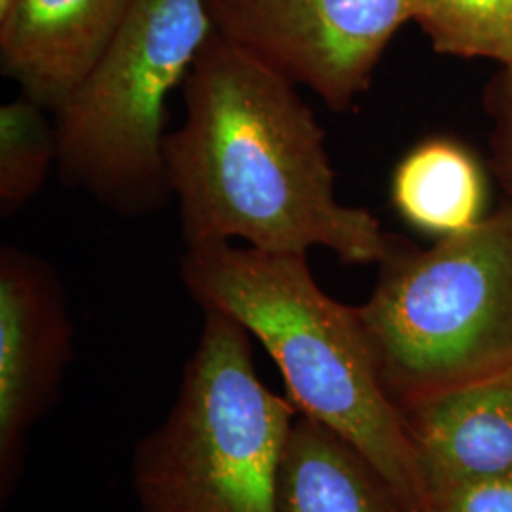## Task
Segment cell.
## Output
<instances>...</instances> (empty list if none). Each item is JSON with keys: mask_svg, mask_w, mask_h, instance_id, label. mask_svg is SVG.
<instances>
[{"mask_svg": "<svg viewBox=\"0 0 512 512\" xmlns=\"http://www.w3.org/2000/svg\"><path fill=\"white\" fill-rule=\"evenodd\" d=\"M164 156L186 247H321L344 264H382L395 247L370 211L336 198L325 131L296 84L215 31L184 80L183 126L165 135Z\"/></svg>", "mask_w": 512, "mask_h": 512, "instance_id": "1", "label": "cell"}, {"mask_svg": "<svg viewBox=\"0 0 512 512\" xmlns=\"http://www.w3.org/2000/svg\"><path fill=\"white\" fill-rule=\"evenodd\" d=\"M181 277L203 311L234 319L270 353L294 408L370 459L410 512L427 511L420 461L401 406L385 387L357 308L325 293L308 255L186 247Z\"/></svg>", "mask_w": 512, "mask_h": 512, "instance_id": "2", "label": "cell"}, {"mask_svg": "<svg viewBox=\"0 0 512 512\" xmlns=\"http://www.w3.org/2000/svg\"><path fill=\"white\" fill-rule=\"evenodd\" d=\"M359 317L393 401L406 410L512 372V202L427 249L380 264Z\"/></svg>", "mask_w": 512, "mask_h": 512, "instance_id": "3", "label": "cell"}, {"mask_svg": "<svg viewBox=\"0 0 512 512\" xmlns=\"http://www.w3.org/2000/svg\"><path fill=\"white\" fill-rule=\"evenodd\" d=\"M296 414L289 397L258 378L251 334L205 311L175 403L131 456L139 511L277 512V473Z\"/></svg>", "mask_w": 512, "mask_h": 512, "instance_id": "4", "label": "cell"}, {"mask_svg": "<svg viewBox=\"0 0 512 512\" xmlns=\"http://www.w3.org/2000/svg\"><path fill=\"white\" fill-rule=\"evenodd\" d=\"M211 33L205 0H133L92 73L54 110L67 183L126 217L164 207L165 103Z\"/></svg>", "mask_w": 512, "mask_h": 512, "instance_id": "5", "label": "cell"}, {"mask_svg": "<svg viewBox=\"0 0 512 512\" xmlns=\"http://www.w3.org/2000/svg\"><path fill=\"white\" fill-rule=\"evenodd\" d=\"M213 31L306 86L330 109L365 92L412 0H205Z\"/></svg>", "mask_w": 512, "mask_h": 512, "instance_id": "6", "label": "cell"}, {"mask_svg": "<svg viewBox=\"0 0 512 512\" xmlns=\"http://www.w3.org/2000/svg\"><path fill=\"white\" fill-rule=\"evenodd\" d=\"M73 357V325L54 268L0 251V499L18 490L27 442L55 404Z\"/></svg>", "mask_w": 512, "mask_h": 512, "instance_id": "7", "label": "cell"}, {"mask_svg": "<svg viewBox=\"0 0 512 512\" xmlns=\"http://www.w3.org/2000/svg\"><path fill=\"white\" fill-rule=\"evenodd\" d=\"M133 0H18L0 18V67L21 95L59 109L92 73Z\"/></svg>", "mask_w": 512, "mask_h": 512, "instance_id": "8", "label": "cell"}, {"mask_svg": "<svg viewBox=\"0 0 512 512\" xmlns=\"http://www.w3.org/2000/svg\"><path fill=\"white\" fill-rule=\"evenodd\" d=\"M427 503L463 484L512 475V372L404 410Z\"/></svg>", "mask_w": 512, "mask_h": 512, "instance_id": "9", "label": "cell"}, {"mask_svg": "<svg viewBox=\"0 0 512 512\" xmlns=\"http://www.w3.org/2000/svg\"><path fill=\"white\" fill-rule=\"evenodd\" d=\"M275 511L410 512L357 446L300 412L279 463Z\"/></svg>", "mask_w": 512, "mask_h": 512, "instance_id": "10", "label": "cell"}, {"mask_svg": "<svg viewBox=\"0 0 512 512\" xmlns=\"http://www.w3.org/2000/svg\"><path fill=\"white\" fill-rule=\"evenodd\" d=\"M486 177L469 148L433 137L412 148L393 171L391 202L412 228L448 238L486 217Z\"/></svg>", "mask_w": 512, "mask_h": 512, "instance_id": "11", "label": "cell"}, {"mask_svg": "<svg viewBox=\"0 0 512 512\" xmlns=\"http://www.w3.org/2000/svg\"><path fill=\"white\" fill-rule=\"evenodd\" d=\"M412 21L437 54L512 63V0H412Z\"/></svg>", "mask_w": 512, "mask_h": 512, "instance_id": "12", "label": "cell"}, {"mask_svg": "<svg viewBox=\"0 0 512 512\" xmlns=\"http://www.w3.org/2000/svg\"><path fill=\"white\" fill-rule=\"evenodd\" d=\"M44 110L21 95L0 109V209L10 217L42 188L57 160L55 129Z\"/></svg>", "mask_w": 512, "mask_h": 512, "instance_id": "13", "label": "cell"}, {"mask_svg": "<svg viewBox=\"0 0 512 512\" xmlns=\"http://www.w3.org/2000/svg\"><path fill=\"white\" fill-rule=\"evenodd\" d=\"M486 103L492 118V167L512 202V63L499 67Z\"/></svg>", "mask_w": 512, "mask_h": 512, "instance_id": "14", "label": "cell"}, {"mask_svg": "<svg viewBox=\"0 0 512 512\" xmlns=\"http://www.w3.org/2000/svg\"><path fill=\"white\" fill-rule=\"evenodd\" d=\"M425 512H512V475L433 494Z\"/></svg>", "mask_w": 512, "mask_h": 512, "instance_id": "15", "label": "cell"}, {"mask_svg": "<svg viewBox=\"0 0 512 512\" xmlns=\"http://www.w3.org/2000/svg\"><path fill=\"white\" fill-rule=\"evenodd\" d=\"M18 0H0V18H4L16 4Z\"/></svg>", "mask_w": 512, "mask_h": 512, "instance_id": "16", "label": "cell"}]
</instances>
